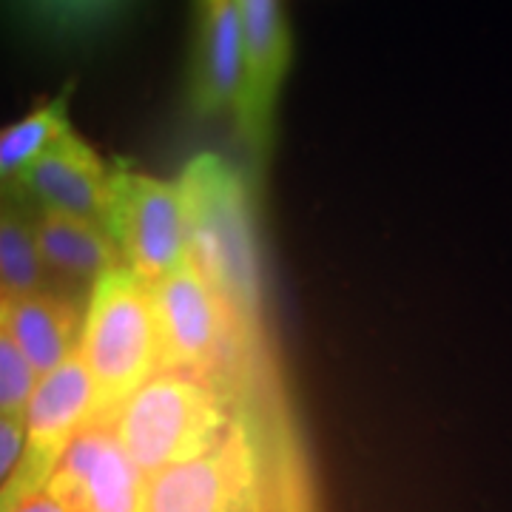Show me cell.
<instances>
[{
    "mask_svg": "<svg viewBox=\"0 0 512 512\" xmlns=\"http://www.w3.org/2000/svg\"><path fill=\"white\" fill-rule=\"evenodd\" d=\"M180 188L188 228L185 259L248 325L265 328L251 200L239 171L222 157L200 154L185 165Z\"/></svg>",
    "mask_w": 512,
    "mask_h": 512,
    "instance_id": "6da1fadb",
    "label": "cell"
},
{
    "mask_svg": "<svg viewBox=\"0 0 512 512\" xmlns=\"http://www.w3.org/2000/svg\"><path fill=\"white\" fill-rule=\"evenodd\" d=\"M239 402L220 384L160 370L114 416L111 424L146 476L211 453L239 419Z\"/></svg>",
    "mask_w": 512,
    "mask_h": 512,
    "instance_id": "7a4b0ae2",
    "label": "cell"
},
{
    "mask_svg": "<svg viewBox=\"0 0 512 512\" xmlns=\"http://www.w3.org/2000/svg\"><path fill=\"white\" fill-rule=\"evenodd\" d=\"M80 353L94 382V416L111 419L160 373V325L154 288L128 268H117L92 285Z\"/></svg>",
    "mask_w": 512,
    "mask_h": 512,
    "instance_id": "3957f363",
    "label": "cell"
},
{
    "mask_svg": "<svg viewBox=\"0 0 512 512\" xmlns=\"http://www.w3.org/2000/svg\"><path fill=\"white\" fill-rule=\"evenodd\" d=\"M109 231L123 251L128 271L154 288L177 271L188 254L180 180L168 183L117 165L111 180Z\"/></svg>",
    "mask_w": 512,
    "mask_h": 512,
    "instance_id": "277c9868",
    "label": "cell"
},
{
    "mask_svg": "<svg viewBox=\"0 0 512 512\" xmlns=\"http://www.w3.org/2000/svg\"><path fill=\"white\" fill-rule=\"evenodd\" d=\"M143 512H265L259 456L245 407L211 453L148 476Z\"/></svg>",
    "mask_w": 512,
    "mask_h": 512,
    "instance_id": "5b68a950",
    "label": "cell"
},
{
    "mask_svg": "<svg viewBox=\"0 0 512 512\" xmlns=\"http://www.w3.org/2000/svg\"><path fill=\"white\" fill-rule=\"evenodd\" d=\"M94 416V382L80 348L40 376L26 410V453L18 473L3 484V510L26 495L46 490L57 461Z\"/></svg>",
    "mask_w": 512,
    "mask_h": 512,
    "instance_id": "8992f818",
    "label": "cell"
},
{
    "mask_svg": "<svg viewBox=\"0 0 512 512\" xmlns=\"http://www.w3.org/2000/svg\"><path fill=\"white\" fill-rule=\"evenodd\" d=\"M146 484L111 419H92L60 456L46 490L63 512H143Z\"/></svg>",
    "mask_w": 512,
    "mask_h": 512,
    "instance_id": "52a82bcc",
    "label": "cell"
},
{
    "mask_svg": "<svg viewBox=\"0 0 512 512\" xmlns=\"http://www.w3.org/2000/svg\"><path fill=\"white\" fill-rule=\"evenodd\" d=\"M242 15L245 74L237 103V123L248 148L262 154L271 140L274 109L288 72L291 37L279 0H237Z\"/></svg>",
    "mask_w": 512,
    "mask_h": 512,
    "instance_id": "ba28073f",
    "label": "cell"
},
{
    "mask_svg": "<svg viewBox=\"0 0 512 512\" xmlns=\"http://www.w3.org/2000/svg\"><path fill=\"white\" fill-rule=\"evenodd\" d=\"M111 180L114 168L103 163L97 151L74 131H66L35 163L26 165L18 185L40 202V208L63 211L109 228Z\"/></svg>",
    "mask_w": 512,
    "mask_h": 512,
    "instance_id": "9c48e42d",
    "label": "cell"
},
{
    "mask_svg": "<svg viewBox=\"0 0 512 512\" xmlns=\"http://www.w3.org/2000/svg\"><path fill=\"white\" fill-rule=\"evenodd\" d=\"M245 74L242 15L237 0H197V40L191 63V106L200 117L237 111Z\"/></svg>",
    "mask_w": 512,
    "mask_h": 512,
    "instance_id": "30bf717a",
    "label": "cell"
},
{
    "mask_svg": "<svg viewBox=\"0 0 512 512\" xmlns=\"http://www.w3.org/2000/svg\"><path fill=\"white\" fill-rule=\"evenodd\" d=\"M0 322L3 330L15 336V342L29 356L37 373L46 376L80 348L86 308H80L74 296L46 288L3 299Z\"/></svg>",
    "mask_w": 512,
    "mask_h": 512,
    "instance_id": "8fae6325",
    "label": "cell"
},
{
    "mask_svg": "<svg viewBox=\"0 0 512 512\" xmlns=\"http://www.w3.org/2000/svg\"><path fill=\"white\" fill-rule=\"evenodd\" d=\"M35 237L46 268L74 282L94 285L117 268H126L123 251L106 225L63 211L40 208L35 220Z\"/></svg>",
    "mask_w": 512,
    "mask_h": 512,
    "instance_id": "7c38bea8",
    "label": "cell"
},
{
    "mask_svg": "<svg viewBox=\"0 0 512 512\" xmlns=\"http://www.w3.org/2000/svg\"><path fill=\"white\" fill-rule=\"evenodd\" d=\"M46 262L35 237V220H26L18 205H3L0 220V285L3 299L46 291Z\"/></svg>",
    "mask_w": 512,
    "mask_h": 512,
    "instance_id": "4fadbf2b",
    "label": "cell"
},
{
    "mask_svg": "<svg viewBox=\"0 0 512 512\" xmlns=\"http://www.w3.org/2000/svg\"><path fill=\"white\" fill-rule=\"evenodd\" d=\"M72 131L69 114H66V94L49 100L46 106L29 111L23 120L3 128L0 134V174L3 180L18 183L26 165L35 163L37 157L57 140Z\"/></svg>",
    "mask_w": 512,
    "mask_h": 512,
    "instance_id": "5bb4252c",
    "label": "cell"
},
{
    "mask_svg": "<svg viewBox=\"0 0 512 512\" xmlns=\"http://www.w3.org/2000/svg\"><path fill=\"white\" fill-rule=\"evenodd\" d=\"M37 382H40V373L15 342V336L9 330H0V410L3 416L26 419Z\"/></svg>",
    "mask_w": 512,
    "mask_h": 512,
    "instance_id": "9a60e30c",
    "label": "cell"
},
{
    "mask_svg": "<svg viewBox=\"0 0 512 512\" xmlns=\"http://www.w3.org/2000/svg\"><path fill=\"white\" fill-rule=\"evenodd\" d=\"M26 453V419L3 416L0 421V478L3 484L18 473Z\"/></svg>",
    "mask_w": 512,
    "mask_h": 512,
    "instance_id": "2e32d148",
    "label": "cell"
},
{
    "mask_svg": "<svg viewBox=\"0 0 512 512\" xmlns=\"http://www.w3.org/2000/svg\"><path fill=\"white\" fill-rule=\"evenodd\" d=\"M3 512H63V507L52 498L49 490H40V493L20 498V501H15L12 507H6Z\"/></svg>",
    "mask_w": 512,
    "mask_h": 512,
    "instance_id": "e0dca14e",
    "label": "cell"
},
{
    "mask_svg": "<svg viewBox=\"0 0 512 512\" xmlns=\"http://www.w3.org/2000/svg\"><path fill=\"white\" fill-rule=\"evenodd\" d=\"M52 6V12L57 15H66V18H80V15H89L94 9H100L106 0H46Z\"/></svg>",
    "mask_w": 512,
    "mask_h": 512,
    "instance_id": "ac0fdd59",
    "label": "cell"
}]
</instances>
